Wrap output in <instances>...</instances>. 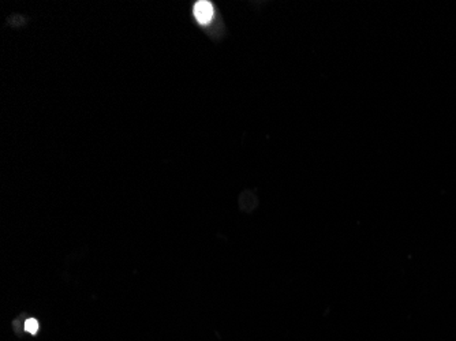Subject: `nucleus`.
Returning <instances> with one entry per match:
<instances>
[{
	"label": "nucleus",
	"instance_id": "1",
	"mask_svg": "<svg viewBox=\"0 0 456 341\" xmlns=\"http://www.w3.org/2000/svg\"><path fill=\"white\" fill-rule=\"evenodd\" d=\"M194 17H196L198 24H209L212 21V18H213V6H212V3L207 1V0L197 1L196 6H194Z\"/></svg>",
	"mask_w": 456,
	"mask_h": 341
},
{
	"label": "nucleus",
	"instance_id": "2",
	"mask_svg": "<svg viewBox=\"0 0 456 341\" xmlns=\"http://www.w3.org/2000/svg\"><path fill=\"white\" fill-rule=\"evenodd\" d=\"M25 329H26V332H29L30 335H36L37 330H38V322H37L36 319L30 318V319H28L25 322Z\"/></svg>",
	"mask_w": 456,
	"mask_h": 341
}]
</instances>
